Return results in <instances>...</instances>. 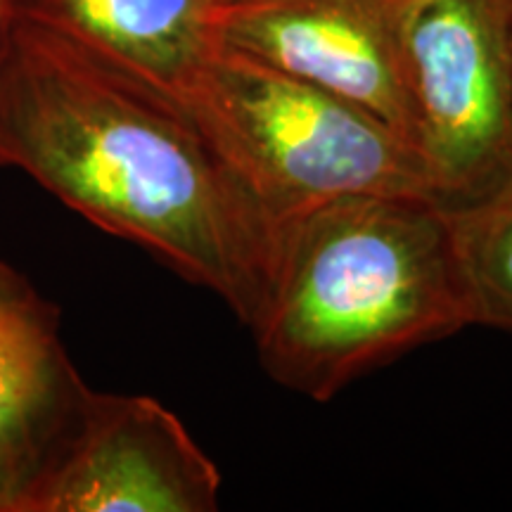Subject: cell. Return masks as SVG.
Masks as SVG:
<instances>
[{
	"instance_id": "obj_3",
	"label": "cell",
	"mask_w": 512,
	"mask_h": 512,
	"mask_svg": "<svg viewBox=\"0 0 512 512\" xmlns=\"http://www.w3.org/2000/svg\"><path fill=\"white\" fill-rule=\"evenodd\" d=\"M185 110L273 228L356 195L441 200L418 152L351 102L219 48Z\"/></svg>"
},
{
	"instance_id": "obj_2",
	"label": "cell",
	"mask_w": 512,
	"mask_h": 512,
	"mask_svg": "<svg viewBox=\"0 0 512 512\" xmlns=\"http://www.w3.org/2000/svg\"><path fill=\"white\" fill-rule=\"evenodd\" d=\"M247 328L268 377L313 401L470 328L448 204L356 195L290 216Z\"/></svg>"
},
{
	"instance_id": "obj_9",
	"label": "cell",
	"mask_w": 512,
	"mask_h": 512,
	"mask_svg": "<svg viewBox=\"0 0 512 512\" xmlns=\"http://www.w3.org/2000/svg\"><path fill=\"white\" fill-rule=\"evenodd\" d=\"M467 323L512 335V166L472 200L448 204Z\"/></svg>"
},
{
	"instance_id": "obj_10",
	"label": "cell",
	"mask_w": 512,
	"mask_h": 512,
	"mask_svg": "<svg viewBox=\"0 0 512 512\" xmlns=\"http://www.w3.org/2000/svg\"><path fill=\"white\" fill-rule=\"evenodd\" d=\"M15 19H17L15 0H0V74H3L5 57H8ZM3 166H10V155H8V147H5L3 133H0V169H3Z\"/></svg>"
},
{
	"instance_id": "obj_8",
	"label": "cell",
	"mask_w": 512,
	"mask_h": 512,
	"mask_svg": "<svg viewBox=\"0 0 512 512\" xmlns=\"http://www.w3.org/2000/svg\"><path fill=\"white\" fill-rule=\"evenodd\" d=\"M15 5L17 17L53 31L181 107L221 48L216 0H15Z\"/></svg>"
},
{
	"instance_id": "obj_7",
	"label": "cell",
	"mask_w": 512,
	"mask_h": 512,
	"mask_svg": "<svg viewBox=\"0 0 512 512\" xmlns=\"http://www.w3.org/2000/svg\"><path fill=\"white\" fill-rule=\"evenodd\" d=\"M88 384L60 337V311L0 261V512L15 510Z\"/></svg>"
},
{
	"instance_id": "obj_1",
	"label": "cell",
	"mask_w": 512,
	"mask_h": 512,
	"mask_svg": "<svg viewBox=\"0 0 512 512\" xmlns=\"http://www.w3.org/2000/svg\"><path fill=\"white\" fill-rule=\"evenodd\" d=\"M0 133L10 166L252 323L275 228L185 107L17 17Z\"/></svg>"
},
{
	"instance_id": "obj_4",
	"label": "cell",
	"mask_w": 512,
	"mask_h": 512,
	"mask_svg": "<svg viewBox=\"0 0 512 512\" xmlns=\"http://www.w3.org/2000/svg\"><path fill=\"white\" fill-rule=\"evenodd\" d=\"M413 147L446 204L512 166V0H389Z\"/></svg>"
},
{
	"instance_id": "obj_6",
	"label": "cell",
	"mask_w": 512,
	"mask_h": 512,
	"mask_svg": "<svg viewBox=\"0 0 512 512\" xmlns=\"http://www.w3.org/2000/svg\"><path fill=\"white\" fill-rule=\"evenodd\" d=\"M214 24L219 46L361 107L413 147L389 0H216Z\"/></svg>"
},
{
	"instance_id": "obj_5",
	"label": "cell",
	"mask_w": 512,
	"mask_h": 512,
	"mask_svg": "<svg viewBox=\"0 0 512 512\" xmlns=\"http://www.w3.org/2000/svg\"><path fill=\"white\" fill-rule=\"evenodd\" d=\"M221 472L152 396L86 387L12 512H211Z\"/></svg>"
}]
</instances>
